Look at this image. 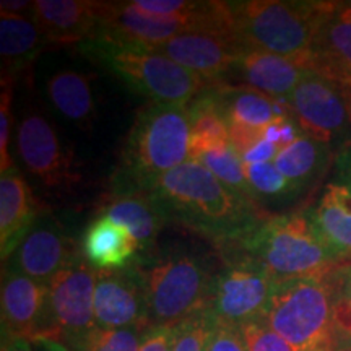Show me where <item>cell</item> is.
I'll use <instances>...</instances> for the list:
<instances>
[{
	"label": "cell",
	"instance_id": "4",
	"mask_svg": "<svg viewBox=\"0 0 351 351\" xmlns=\"http://www.w3.org/2000/svg\"><path fill=\"white\" fill-rule=\"evenodd\" d=\"M339 265L324 274L276 283L263 322L293 351H340L343 333L335 320Z\"/></svg>",
	"mask_w": 351,
	"mask_h": 351
},
{
	"label": "cell",
	"instance_id": "18",
	"mask_svg": "<svg viewBox=\"0 0 351 351\" xmlns=\"http://www.w3.org/2000/svg\"><path fill=\"white\" fill-rule=\"evenodd\" d=\"M49 288L29 276L3 269L2 271V330L25 339L41 333Z\"/></svg>",
	"mask_w": 351,
	"mask_h": 351
},
{
	"label": "cell",
	"instance_id": "22",
	"mask_svg": "<svg viewBox=\"0 0 351 351\" xmlns=\"http://www.w3.org/2000/svg\"><path fill=\"white\" fill-rule=\"evenodd\" d=\"M234 70H238L244 82L254 90L271 99L285 101L291 98L304 73V69L295 60L254 49L243 52Z\"/></svg>",
	"mask_w": 351,
	"mask_h": 351
},
{
	"label": "cell",
	"instance_id": "42",
	"mask_svg": "<svg viewBox=\"0 0 351 351\" xmlns=\"http://www.w3.org/2000/svg\"><path fill=\"white\" fill-rule=\"evenodd\" d=\"M34 351H72L64 341L49 339V337H36L32 340Z\"/></svg>",
	"mask_w": 351,
	"mask_h": 351
},
{
	"label": "cell",
	"instance_id": "17",
	"mask_svg": "<svg viewBox=\"0 0 351 351\" xmlns=\"http://www.w3.org/2000/svg\"><path fill=\"white\" fill-rule=\"evenodd\" d=\"M304 69L337 85L351 86V3H340L320 26Z\"/></svg>",
	"mask_w": 351,
	"mask_h": 351
},
{
	"label": "cell",
	"instance_id": "16",
	"mask_svg": "<svg viewBox=\"0 0 351 351\" xmlns=\"http://www.w3.org/2000/svg\"><path fill=\"white\" fill-rule=\"evenodd\" d=\"M33 20L46 46H70L93 38L99 28V2L36 0Z\"/></svg>",
	"mask_w": 351,
	"mask_h": 351
},
{
	"label": "cell",
	"instance_id": "26",
	"mask_svg": "<svg viewBox=\"0 0 351 351\" xmlns=\"http://www.w3.org/2000/svg\"><path fill=\"white\" fill-rule=\"evenodd\" d=\"M44 46L46 41L33 16L0 15L2 82L15 83L21 73L32 67Z\"/></svg>",
	"mask_w": 351,
	"mask_h": 351
},
{
	"label": "cell",
	"instance_id": "10",
	"mask_svg": "<svg viewBox=\"0 0 351 351\" xmlns=\"http://www.w3.org/2000/svg\"><path fill=\"white\" fill-rule=\"evenodd\" d=\"M289 106L298 125L319 142L351 145V119L341 88L335 82L304 69Z\"/></svg>",
	"mask_w": 351,
	"mask_h": 351
},
{
	"label": "cell",
	"instance_id": "15",
	"mask_svg": "<svg viewBox=\"0 0 351 351\" xmlns=\"http://www.w3.org/2000/svg\"><path fill=\"white\" fill-rule=\"evenodd\" d=\"M205 80L215 82L238 64L245 51L236 38L219 33L192 32L171 38L152 49Z\"/></svg>",
	"mask_w": 351,
	"mask_h": 351
},
{
	"label": "cell",
	"instance_id": "27",
	"mask_svg": "<svg viewBox=\"0 0 351 351\" xmlns=\"http://www.w3.org/2000/svg\"><path fill=\"white\" fill-rule=\"evenodd\" d=\"M328 160H330L328 145L302 132L296 142L278 152L274 165L291 182L295 191H300L301 187L320 176L326 169Z\"/></svg>",
	"mask_w": 351,
	"mask_h": 351
},
{
	"label": "cell",
	"instance_id": "37",
	"mask_svg": "<svg viewBox=\"0 0 351 351\" xmlns=\"http://www.w3.org/2000/svg\"><path fill=\"white\" fill-rule=\"evenodd\" d=\"M174 327H150L143 333L140 351H171Z\"/></svg>",
	"mask_w": 351,
	"mask_h": 351
},
{
	"label": "cell",
	"instance_id": "29",
	"mask_svg": "<svg viewBox=\"0 0 351 351\" xmlns=\"http://www.w3.org/2000/svg\"><path fill=\"white\" fill-rule=\"evenodd\" d=\"M202 166H205L210 173L230 187L234 194H238L243 199L257 204L256 195H254L251 186H249L247 179H245L244 161L241 160L239 153L234 150L232 145L226 147L210 148V150L200 152L191 158Z\"/></svg>",
	"mask_w": 351,
	"mask_h": 351
},
{
	"label": "cell",
	"instance_id": "33",
	"mask_svg": "<svg viewBox=\"0 0 351 351\" xmlns=\"http://www.w3.org/2000/svg\"><path fill=\"white\" fill-rule=\"evenodd\" d=\"M247 351H293L278 333H275L263 320L249 322L241 327Z\"/></svg>",
	"mask_w": 351,
	"mask_h": 351
},
{
	"label": "cell",
	"instance_id": "9",
	"mask_svg": "<svg viewBox=\"0 0 351 351\" xmlns=\"http://www.w3.org/2000/svg\"><path fill=\"white\" fill-rule=\"evenodd\" d=\"M96 270L83 254L47 285L46 314L38 337L65 341L96 327Z\"/></svg>",
	"mask_w": 351,
	"mask_h": 351
},
{
	"label": "cell",
	"instance_id": "13",
	"mask_svg": "<svg viewBox=\"0 0 351 351\" xmlns=\"http://www.w3.org/2000/svg\"><path fill=\"white\" fill-rule=\"evenodd\" d=\"M95 319L101 328H150L147 293L137 263L96 271Z\"/></svg>",
	"mask_w": 351,
	"mask_h": 351
},
{
	"label": "cell",
	"instance_id": "25",
	"mask_svg": "<svg viewBox=\"0 0 351 351\" xmlns=\"http://www.w3.org/2000/svg\"><path fill=\"white\" fill-rule=\"evenodd\" d=\"M95 78L93 73L65 69L57 70L46 82V95L52 108L82 129L91 127L96 119Z\"/></svg>",
	"mask_w": 351,
	"mask_h": 351
},
{
	"label": "cell",
	"instance_id": "5",
	"mask_svg": "<svg viewBox=\"0 0 351 351\" xmlns=\"http://www.w3.org/2000/svg\"><path fill=\"white\" fill-rule=\"evenodd\" d=\"M78 49L134 93L147 98L148 103L187 106L213 85L148 47L116 41L103 34H95L78 44Z\"/></svg>",
	"mask_w": 351,
	"mask_h": 351
},
{
	"label": "cell",
	"instance_id": "8",
	"mask_svg": "<svg viewBox=\"0 0 351 351\" xmlns=\"http://www.w3.org/2000/svg\"><path fill=\"white\" fill-rule=\"evenodd\" d=\"M221 251L234 256H226L217 271L207 314L215 324L238 327L263 320L276 282L261 263L241 249L231 245Z\"/></svg>",
	"mask_w": 351,
	"mask_h": 351
},
{
	"label": "cell",
	"instance_id": "36",
	"mask_svg": "<svg viewBox=\"0 0 351 351\" xmlns=\"http://www.w3.org/2000/svg\"><path fill=\"white\" fill-rule=\"evenodd\" d=\"M228 130H230V142L234 147V150L239 153V156L251 150L254 145L263 138V129H254V127L245 125H228Z\"/></svg>",
	"mask_w": 351,
	"mask_h": 351
},
{
	"label": "cell",
	"instance_id": "1",
	"mask_svg": "<svg viewBox=\"0 0 351 351\" xmlns=\"http://www.w3.org/2000/svg\"><path fill=\"white\" fill-rule=\"evenodd\" d=\"M152 194L169 221L219 245H236L265 221L257 204L239 197L217 176L187 160L161 176Z\"/></svg>",
	"mask_w": 351,
	"mask_h": 351
},
{
	"label": "cell",
	"instance_id": "14",
	"mask_svg": "<svg viewBox=\"0 0 351 351\" xmlns=\"http://www.w3.org/2000/svg\"><path fill=\"white\" fill-rule=\"evenodd\" d=\"M192 32L207 29L197 21L148 15L132 2H99V28L96 34L116 41L155 49L171 38Z\"/></svg>",
	"mask_w": 351,
	"mask_h": 351
},
{
	"label": "cell",
	"instance_id": "35",
	"mask_svg": "<svg viewBox=\"0 0 351 351\" xmlns=\"http://www.w3.org/2000/svg\"><path fill=\"white\" fill-rule=\"evenodd\" d=\"M207 351H247L243 328L230 324H215L210 332Z\"/></svg>",
	"mask_w": 351,
	"mask_h": 351
},
{
	"label": "cell",
	"instance_id": "19",
	"mask_svg": "<svg viewBox=\"0 0 351 351\" xmlns=\"http://www.w3.org/2000/svg\"><path fill=\"white\" fill-rule=\"evenodd\" d=\"M32 187L16 166L0 176V252L5 262L39 217Z\"/></svg>",
	"mask_w": 351,
	"mask_h": 351
},
{
	"label": "cell",
	"instance_id": "21",
	"mask_svg": "<svg viewBox=\"0 0 351 351\" xmlns=\"http://www.w3.org/2000/svg\"><path fill=\"white\" fill-rule=\"evenodd\" d=\"M83 257L96 270L124 269L140 252L130 231L106 215H98L83 232L80 244Z\"/></svg>",
	"mask_w": 351,
	"mask_h": 351
},
{
	"label": "cell",
	"instance_id": "32",
	"mask_svg": "<svg viewBox=\"0 0 351 351\" xmlns=\"http://www.w3.org/2000/svg\"><path fill=\"white\" fill-rule=\"evenodd\" d=\"M213 319L207 311L199 313L174 327L171 351H207Z\"/></svg>",
	"mask_w": 351,
	"mask_h": 351
},
{
	"label": "cell",
	"instance_id": "20",
	"mask_svg": "<svg viewBox=\"0 0 351 351\" xmlns=\"http://www.w3.org/2000/svg\"><path fill=\"white\" fill-rule=\"evenodd\" d=\"M101 215H106L130 231L138 243V256H148L155 251L158 236L169 221L152 192L112 195L103 205Z\"/></svg>",
	"mask_w": 351,
	"mask_h": 351
},
{
	"label": "cell",
	"instance_id": "3",
	"mask_svg": "<svg viewBox=\"0 0 351 351\" xmlns=\"http://www.w3.org/2000/svg\"><path fill=\"white\" fill-rule=\"evenodd\" d=\"M232 33L245 51H265L295 60L304 69L315 34L339 2L249 0L228 2Z\"/></svg>",
	"mask_w": 351,
	"mask_h": 351
},
{
	"label": "cell",
	"instance_id": "30",
	"mask_svg": "<svg viewBox=\"0 0 351 351\" xmlns=\"http://www.w3.org/2000/svg\"><path fill=\"white\" fill-rule=\"evenodd\" d=\"M143 333L142 328L95 327L64 343L72 351H140Z\"/></svg>",
	"mask_w": 351,
	"mask_h": 351
},
{
	"label": "cell",
	"instance_id": "6",
	"mask_svg": "<svg viewBox=\"0 0 351 351\" xmlns=\"http://www.w3.org/2000/svg\"><path fill=\"white\" fill-rule=\"evenodd\" d=\"M150 327H176L207 311L217 271L200 254L168 249L138 256Z\"/></svg>",
	"mask_w": 351,
	"mask_h": 351
},
{
	"label": "cell",
	"instance_id": "11",
	"mask_svg": "<svg viewBox=\"0 0 351 351\" xmlns=\"http://www.w3.org/2000/svg\"><path fill=\"white\" fill-rule=\"evenodd\" d=\"M16 153L23 168L51 191H69L80 181L72 153L64 147L59 132L34 109L25 112L16 125Z\"/></svg>",
	"mask_w": 351,
	"mask_h": 351
},
{
	"label": "cell",
	"instance_id": "31",
	"mask_svg": "<svg viewBox=\"0 0 351 351\" xmlns=\"http://www.w3.org/2000/svg\"><path fill=\"white\" fill-rule=\"evenodd\" d=\"M245 179L251 186L256 199L258 197H282L293 194L295 187L280 173L274 163L244 165Z\"/></svg>",
	"mask_w": 351,
	"mask_h": 351
},
{
	"label": "cell",
	"instance_id": "41",
	"mask_svg": "<svg viewBox=\"0 0 351 351\" xmlns=\"http://www.w3.org/2000/svg\"><path fill=\"white\" fill-rule=\"evenodd\" d=\"M337 169H339V182L351 186V145L341 148L337 160Z\"/></svg>",
	"mask_w": 351,
	"mask_h": 351
},
{
	"label": "cell",
	"instance_id": "38",
	"mask_svg": "<svg viewBox=\"0 0 351 351\" xmlns=\"http://www.w3.org/2000/svg\"><path fill=\"white\" fill-rule=\"evenodd\" d=\"M278 147L269 142L263 137L261 142H257L251 150H247L244 155H241V160L244 165H262V163H274V160L278 155Z\"/></svg>",
	"mask_w": 351,
	"mask_h": 351
},
{
	"label": "cell",
	"instance_id": "34",
	"mask_svg": "<svg viewBox=\"0 0 351 351\" xmlns=\"http://www.w3.org/2000/svg\"><path fill=\"white\" fill-rule=\"evenodd\" d=\"M12 98H13V83L2 82V98H0V169L7 171L13 168L10 158V137H12Z\"/></svg>",
	"mask_w": 351,
	"mask_h": 351
},
{
	"label": "cell",
	"instance_id": "39",
	"mask_svg": "<svg viewBox=\"0 0 351 351\" xmlns=\"http://www.w3.org/2000/svg\"><path fill=\"white\" fill-rule=\"evenodd\" d=\"M337 301L351 306V262L340 263L335 270Z\"/></svg>",
	"mask_w": 351,
	"mask_h": 351
},
{
	"label": "cell",
	"instance_id": "12",
	"mask_svg": "<svg viewBox=\"0 0 351 351\" xmlns=\"http://www.w3.org/2000/svg\"><path fill=\"white\" fill-rule=\"evenodd\" d=\"M80 256V245L65 232L64 226L51 213L41 212L3 269L49 285Z\"/></svg>",
	"mask_w": 351,
	"mask_h": 351
},
{
	"label": "cell",
	"instance_id": "24",
	"mask_svg": "<svg viewBox=\"0 0 351 351\" xmlns=\"http://www.w3.org/2000/svg\"><path fill=\"white\" fill-rule=\"evenodd\" d=\"M213 91L228 125L265 129L275 119L293 116L289 101L271 99L251 86L219 85Z\"/></svg>",
	"mask_w": 351,
	"mask_h": 351
},
{
	"label": "cell",
	"instance_id": "28",
	"mask_svg": "<svg viewBox=\"0 0 351 351\" xmlns=\"http://www.w3.org/2000/svg\"><path fill=\"white\" fill-rule=\"evenodd\" d=\"M191 117V158L210 148L230 145V130L218 106L213 85L187 104Z\"/></svg>",
	"mask_w": 351,
	"mask_h": 351
},
{
	"label": "cell",
	"instance_id": "23",
	"mask_svg": "<svg viewBox=\"0 0 351 351\" xmlns=\"http://www.w3.org/2000/svg\"><path fill=\"white\" fill-rule=\"evenodd\" d=\"M315 230L337 262H351V186L326 187L319 205L309 212Z\"/></svg>",
	"mask_w": 351,
	"mask_h": 351
},
{
	"label": "cell",
	"instance_id": "7",
	"mask_svg": "<svg viewBox=\"0 0 351 351\" xmlns=\"http://www.w3.org/2000/svg\"><path fill=\"white\" fill-rule=\"evenodd\" d=\"M234 247L261 263L276 283L324 274L341 263L328 252L309 212L267 218Z\"/></svg>",
	"mask_w": 351,
	"mask_h": 351
},
{
	"label": "cell",
	"instance_id": "2",
	"mask_svg": "<svg viewBox=\"0 0 351 351\" xmlns=\"http://www.w3.org/2000/svg\"><path fill=\"white\" fill-rule=\"evenodd\" d=\"M191 160V117L182 104L147 103L127 134L112 195L152 192L161 176Z\"/></svg>",
	"mask_w": 351,
	"mask_h": 351
},
{
	"label": "cell",
	"instance_id": "40",
	"mask_svg": "<svg viewBox=\"0 0 351 351\" xmlns=\"http://www.w3.org/2000/svg\"><path fill=\"white\" fill-rule=\"evenodd\" d=\"M2 351H34L33 343L29 339L20 335H12V333L3 332L2 335Z\"/></svg>",
	"mask_w": 351,
	"mask_h": 351
},
{
	"label": "cell",
	"instance_id": "43",
	"mask_svg": "<svg viewBox=\"0 0 351 351\" xmlns=\"http://www.w3.org/2000/svg\"><path fill=\"white\" fill-rule=\"evenodd\" d=\"M340 351H351V337L343 335V340H341Z\"/></svg>",
	"mask_w": 351,
	"mask_h": 351
}]
</instances>
